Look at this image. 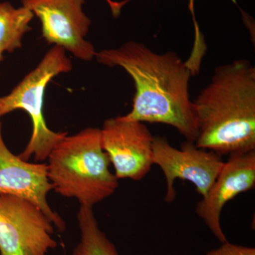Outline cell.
Instances as JSON below:
<instances>
[{"label": "cell", "instance_id": "obj_7", "mask_svg": "<svg viewBox=\"0 0 255 255\" xmlns=\"http://www.w3.org/2000/svg\"><path fill=\"white\" fill-rule=\"evenodd\" d=\"M39 19L42 36L49 44L61 47L78 59L91 61L95 46L85 39L92 21L84 12L85 0H21Z\"/></svg>", "mask_w": 255, "mask_h": 255}, {"label": "cell", "instance_id": "obj_6", "mask_svg": "<svg viewBox=\"0 0 255 255\" xmlns=\"http://www.w3.org/2000/svg\"><path fill=\"white\" fill-rule=\"evenodd\" d=\"M153 164L163 172L167 183L165 201L176 198V179L192 183L196 192L205 197L216 181L224 161L213 151L199 148L194 142L187 141L180 149L170 145L165 137H154Z\"/></svg>", "mask_w": 255, "mask_h": 255}, {"label": "cell", "instance_id": "obj_5", "mask_svg": "<svg viewBox=\"0 0 255 255\" xmlns=\"http://www.w3.org/2000/svg\"><path fill=\"white\" fill-rule=\"evenodd\" d=\"M54 228L34 203L0 194V255H47L58 247Z\"/></svg>", "mask_w": 255, "mask_h": 255}, {"label": "cell", "instance_id": "obj_4", "mask_svg": "<svg viewBox=\"0 0 255 255\" xmlns=\"http://www.w3.org/2000/svg\"><path fill=\"white\" fill-rule=\"evenodd\" d=\"M73 68L66 51L53 46L36 68L23 78L7 95L0 97V119L16 110H23L32 122V134L26 148L18 155L28 161L43 162L68 132H55L47 126L43 116L44 94L48 84L57 75L67 73Z\"/></svg>", "mask_w": 255, "mask_h": 255}, {"label": "cell", "instance_id": "obj_2", "mask_svg": "<svg viewBox=\"0 0 255 255\" xmlns=\"http://www.w3.org/2000/svg\"><path fill=\"white\" fill-rule=\"evenodd\" d=\"M192 102L198 147L221 156L255 150V68L249 60L217 67Z\"/></svg>", "mask_w": 255, "mask_h": 255}, {"label": "cell", "instance_id": "obj_15", "mask_svg": "<svg viewBox=\"0 0 255 255\" xmlns=\"http://www.w3.org/2000/svg\"></svg>", "mask_w": 255, "mask_h": 255}, {"label": "cell", "instance_id": "obj_1", "mask_svg": "<svg viewBox=\"0 0 255 255\" xmlns=\"http://www.w3.org/2000/svg\"><path fill=\"white\" fill-rule=\"evenodd\" d=\"M99 63L119 67L133 80L132 110L124 119L174 128L188 141L198 136L189 95L192 68L173 51L157 53L140 42L97 52Z\"/></svg>", "mask_w": 255, "mask_h": 255}, {"label": "cell", "instance_id": "obj_14", "mask_svg": "<svg viewBox=\"0 0 255 255\" xmlns=\"http://www.w3.org/2000/svg\"><path fill=\"white\" fill-rule=\"evenodd\" d=\"M130 0H124L122 1H114L112 0H107L109 5H110L111 9H112V14L114 16H119L121 12V9L124 5L128 2ZM190 1V6L191 11H193V6H194V0H189Z\"/></svg>", "mask_w": 255, "mask_h": 255}, {"label": "cell", "instance_id": "obj_12", "mask_svg": "<svg viewBox=\"0 0 255 255\" xmlns=\"http://www.w3.org/2000/svg\"><path fill=\"white\" fill-rule=\"evenodd\" d=\"M77 218L80 241L72 255H119L114 243L101 230L93 208L80 205Z\"/></svg>", "mask_w": 255, "mask_h": 255}, {"label": "cell", "instance_id": "obj_9", "mask_svg": "<svg viewBox=\"0 0 255 255\" xmlns=\"http://www.w3.org/2000/svg\"><path fill=\"white\" fill-rule=\"evenodd\" d=\"M53 189L47 164L31 163L9 150L3 139L0 120V194L18 196L34 203L54 227L63 233L66 223L51 209L47 199Z\"/></svg>", "mask_w": 255, "mask_h": 255}, {"label": "cell", "instance_id": "obj_11", "mask_svg": "<svg viewBox=\"0 0 255 255\" xmlns=\"http://www.w3.org/2000/svg\"><path fill=\"white\" fill-rule=\"evenodd\" d=\"M33 17L24 6L16 8L8 1L0 2V63L4 53H13L22 46L23 37L31 31Z\"/></svg>", "mask_w": 255, "mask_h": 255}, {"label": "cell", "instance_id": "obj_10", "mask_svg": "<svg viewBox=\"0 0 255 255\" xmlns=\"http://www.w3.org/2000/svg\"><path fill=\"white\" fill-rule=\"evenodd\" d=\"M255 186V150L228 155L207 195L196 207V213L221 243L228 241L221 225L223 208L242 193Z\"/></svg>", "mask_w": 255, "mask_h": 255}, {"label": "cell", "instance_id": "obj_13", "mask_svg": "<svg viewBox=\"0 0 255 255\" xmlns=\"http://www.w3.org/2000/svg\"><path fill=\"white\" fill-rule=\"evenodd\" d=\"M206 255H255L254 248L238 246L227 241L217 249L209 251Z\"/></svg>", "mask_w": 255, "mask_h": 255}, {"label": "cell", "instance_id": "obj_8", "mask_svg": "<svg viewBox=\"0 0 255 255\" xmlns=\"http://www.w3.org/2000/svg\"><path fill=\"white\" fill-rule=\"evenodd\" d=\"M102 147L113 165L117 179L140 181L153 165L154 137L145 123L122 117L104 122Z\"/></svg>", "mask_w": 255, "mask_h": 255}, {"label": "cell", "instance_id": "obj_3", "mask_svg": "<svg viewBox=\"0 0 255 255\" xmlns=\"http://www.w3.org/2000/svg\"><path fill=\"white\" fill-rule=\"evenodd\" d=\"M48 176L60 196L93 208L115 193L119 179L111 172L101 129L87 128L66 135L48 155Z\"/></svg>", "mask_w": 255, "mask_h": 255}]
</instances>
